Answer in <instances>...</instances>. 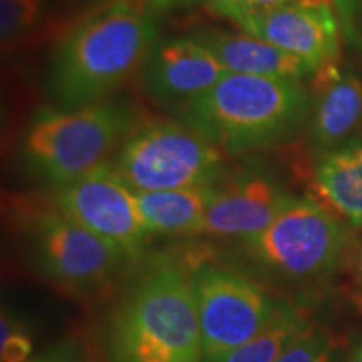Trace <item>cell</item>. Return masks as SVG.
Wrapping results in <instances>:
<instances>
[{"instance_id":"6da1fadb","label":"cell","mask_w":362,"mask_h":362,"mask_svg":"<svg viewBox=\"0 0 362 362\" xmlns=\"http://www.w3.org/2000/svg\"><path fill=\"white\" fill-rule=\"evenodd\" d=\"M104 362H203L187 257L161 252L131 267L96 332Z\"/></svg>"},{"instance_id":"7a4b0ae2","label":"cell","mask_w":362,"mask_h":362,"mask_svg":"<svg viewBox=\"0 0 362 362\" xmlns=\"http://www.w3.org/2000/svg\"><path fill=\"white\" fill-rule=\"evenodd\" d=\"M158 40L146 0H111L57 45L45 93L61 110L101 103L143 64Z\"/></svg>"},{"instance_id":"3957f363","label":"cell","mask_w":362,"mask_h":362,"mask_svg":"<svg viewBox=\"0 0 362 362\" xmlns=\"http://www.w3.org/2000/svg\"><path fill=\"white\" fill-rule=\"evenodd\" d=\"M310 111L300 81L228 72L176 116L226 155L240 156L292 141Z\"/></svg>"},{"instance_id":"277c9868","label":"cell","mask_w":362,"mask_h":362,"mask_svg":"<svg viewBox=\"0 0 362 362\" xmlns=\"http://www.w3.org/2000/svg\"><path fill=\"white\" fill-rule=\"evenodd\" d=\"M8 218L34 274L76 300L112 296L134 265L119 248L62 215L49 197L13 198Z\"/></svg>"},{"instance_id":"5b68a950","label":"cell","mask_w":362,"mask_h":362,"mask_svg":"<svg viewBox=\"0 0 362 362\" xmlns=\"http://www.w3.org/2000/svg\"><path fill=\"white\" fill-rule=\"evenodd\" d=\"M347 245L349 233L341 218L315 198L296 197L262 232L210 248L216 260L274 291L330 277Z\"/></svg>"},{"instance_id":"8992f818","label":"cell","mask_w":362,"mask_h":362,"mask_svg":"<svg viewBox=\"0 0 362 362\" xmlns=\"http://www.w3.org/2000/svg\"><path fill=\"white\" fill-rule=\"evenodd\" d=\"M139 124L128 103L104 99L76 110L44 107L19 139V163L44 187L59 189L110 165Z\"/></svg>"},{"instance_id":"52a82bcc","label":"cell","mask_w":362,"mask_h":362,"mask_svg":"<svg viewBox=\"0 0 362 362\" xmlns=\"http://www.w3.org/2000/svg\"><path fill=\"white\" fill-rule=\"evenodd\" d=\"M110 168L133 192L214 187L228 171L226 153L181 121H144Z\"/></svg>"},{"instance_id":"ba28073f","label":"cell","mask_w":362,"mask_h":362,"mask_svg":"<svg viewBox=\"0 0 362 362\" xmlns=\"http://www.w3.org/2000/svg\"><path fill=\"white\" fill-rule=\"evenodd\" d=\"M187 259L197 297L203 362H221L270 324L284 297L215 257Z\"/></svg>"},{"instance_id":"9c48e42d","label":"cell","mask_w":362,"mask_h":362,"mask_svg":"<svg viewBox=\"0 0 362 362\" xmlns=\"http://www.w3.org/2000/svg\"><path fill=\"white\" fill-rule=\"evenodd\" d=\"M49 200L62 215L119 248L134 264L148 255L153 237L144 223L136 193L112 173L110 165L52 189Z\"/></svg>"},{"instance_id":"30bf717a","label":"cell","mask_w":362,"mask_h":362,"mask_svg":"<svg viewBox=\"0 0 362 362\" xmlns=\"http://www.w3.org/2000/svg\"><path fill=\"white\" fill-rule=\"evenodd\" d=\"M296 194L262 160H247L214 185L203 237L233 242L257 235L277 218Z\"/></svg>"},{"instance_id":"8fae6325","label":"cell","mask_w":362,"mask_h":362,"mask_svg":"<svg viewBox=\"0 0 362 362\" xmlns=\"http://www.w3.org/2000/svg\"><path fill=\"white\" fill-rule=\"evenodd\" d=\"M243 33L277 45L305 61L312 69L336 62L339 21L332 0H296L260 13L232 19Z\"/></svg>"},{"instance_id":"7c38bea8","label":"cell","mask_w":362,"mask_h":362,"mask_svg":"<svg viewBox=\"0 0 362 362\" xmlns=\"http://www.w3.org/2000/svg\"><path fill=\"white\" fill-rule=\"evenodd\" d=\"M228 74L215 54L197 37L158 39L143 62V86L163 106H187Z\"/></svg>"},{"instance_id":"4fadbf2b","label":"cell","mask_w":362,"mask_h":362,"mask_svg":"<svg viewBox=\"0 0 362 362\" xmlns=\"http://www.w3.org/2000/svg\"><path fill=\"white\" fill-rule=\"evenodd\" d=\"M315 103L309 117L310 149L314 155L351 141L362 123V79L341 74L336 62L315 71Z\"/></svg>"},{"instance_id":"5bb4252c","label":"cell","mask_w":362,"mask_h":362,"mask_svg":"<svg viewBox=\"0 0 362 362\" xmlns=\"http://www.w3.org/2000/svg\"><path fill=\"white\" fill-rule=\"evenodd\" d=\"M312 188L337 218L362 226V139L315 155Z\"/></svg>"},{"instance_id":"9a60e30c","label":"cell","mask_w":362,"mask_h":362,"mask_svg":"<svg viewBox=\"0 0 362 362\" xmlns=\"http://www.w3.org/2000/svg\"><path fill=\"white\" fill-rule=\"evenodd\" d=\"M194 37L215 54L226 71L235 74L300 81L315 72L300 57L252 34L203 33Z\"/></svg>"},{"instance_id":"2e32d148","label":"cell","mask_w":362,"mask_h":362,"mask_svg":"<svg viewBox=\"0 0 362 362\" xmlns=\"http://www.w3.org/2000/svg\"><path fill=\"white\" fill-rule=\"evenodd\" d=\"M134 193L151 237L192 238L203 233L214 187Z\"/></svg>"},{"instance_id":"e0dca14e","label":"cell","mask_w":362,"mask_h":362,"mask_svg":"<svg viewBox=\"0 0 362 362\" xmlns=\"http://www.w3.org/2000/svg\"><path fill=\"white\" fill-rule=\"evenodd\" d=\"M312 325L314 322L309 307L284 297L270 324L250 341L230 352L221 362H277L280 356Z\"/></svg>"},{"instance_id":"ac0fdd59","label":"cell","mask_w":362,"mask_h":362,"mask_svg":"<svg viewBox=\"0 0 362 362\" xmlns=\"http://www.w3.org/2000/svg\"><path fill=\"white\" fill-rule=\"evenodd\" d=\"M277 362H339V347L327 330L312 325Z\"/></svg>"},{"instance_id":"d6986e66","label":"cell","mask_w":362,"mask_h":362,"mask_svg":"<svg viewBox=\"0 0 362 362\" xmlns=\"http://www.w3.org/2000/svg\"><path fill=\"white\" fill-rule=\"evenodd\" d=\"M40 6L42 0H0V37L4 45L34 25Z\"/></svg>"},{"instance_id":"ffe728a7","label":"cell","mask_w":362,"mask_h":362,"mask_svg":"<svg viewBox=\"0 0 362 362\" xmlns=\"http://www.w3.org/2000/svg\"><path fill=\"white\" fill-rule=\"evenodd\" d=\"M24 362H89V351L84 339L67 336L30 356Z\"/></svg>"},{"instance_id":"44dd1931","label":"cell","mask_w":362,"mask_h":362,"mask_svg":"<svg viewBox=\"0 0 362 362\" xmlns=\"http://www.w3.org/2000/svg\"><path fill=\"white\" fill-rule=\"evenodd\" d=\"M347 42L362 52V0H332Z\"/></svg>"},{"instance_id":"7402d4cb","label":"cell","mask_w":362,"mask_h":362,"mask_svg":"<svg viewBox=\"0 0 362 362\" xmlns=\"http://www.w3.org/2000/svg\"><path fill=\"white\" fill-rule=\"evenodd\" d=\"M292 2H296V0H211V6L216 12L232 21L233 17L242 16V13L274 11V8L284 7Z\"/></svg>"},{"instance_id":"603a6c76","label":"cell","mask_w":362,"mask_h":362,"mask_svg":"<svg viewBox=\"0 0 362 362\" xmlns=\"http://www.w3.org/2000/svg\"><path fill=\"white\" fill-rule=\"evenodd\" d=\"M34 336L29 332L13 334L6 341H0V361L2 362H24L33 356Z\"/></svg>"},{"instance_id":"cb8c5ba5","label":"cell","mask_w":362,"mask_h":362,"mask_svg":"<svg viewBox=\"0 0 362 362\" xmlns=\"http://www.w3.org/2000/svg\"><path fill=\"white\" fill-rule=\"evenodd\" d=\"M29 332L33 334L29 324L24 322L21 319V315H17L11 307H2V315H0V341H6L7 337L13 336V334H24Z\"/></svg>"},{"instance_id":"d4e9b609","label":"cell","mask_w":362,"mask_h":362,"mask_svg":"<svg viewBox=\"0 0 362 362\" xmlns=\"http://www.w3.org/2000/svg\"><path fill=\"white\" fill-rule=\"evenodd\" d=\"M194 2H198V0H146L149 11L153 13L175 11V8L192 6Z\"/></svg>"},{"instance_id":"484cf974","label":"cell","mask_w":362,"mask_h":362,"mask_svg":"<svg viewBox=\"0 0 362 362\" xmlns=\"http://www.w3.org/2000/svg\"><path fill=\"white\" fill-rule=\"evenodd\" d=\"M346 362H362V337L357 339L354 346L351 347L349 354L346 357Z\"/></svg>"},{"instance_id":"4316f807","label":"cell","mask_w":362,"mask_h":362,"mask_svg":"<svg viewBox=\"0 0 362 362\" xmlns=\"http://www.w3.org/2000/svg\"><path fill=\"white\" fill-rule=\"evenodd\" d=\"M359 269H361V279H362V250H361V260H359Z\"/></svg>"}]
</instances>
